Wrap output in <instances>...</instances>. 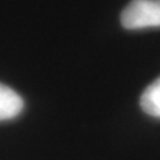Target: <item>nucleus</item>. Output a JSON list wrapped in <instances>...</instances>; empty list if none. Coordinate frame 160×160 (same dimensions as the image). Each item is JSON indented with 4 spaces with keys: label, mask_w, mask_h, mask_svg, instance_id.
<instances>
[{
    "label": "nucleus",
    "mask_w": 160,
    "mask_h": 160,
    "mask_svg": "<svg viewBox=\"0 0 160 160\" xmlns=\"http://www.w3.org/2000/svg\"><path fill=\"white\" fill-rule=\"evenodd\" d=\"M23 107L24 103L20 95L6 84L0 83V122L16 118L23 111Z\"/></svg>",
    "instance_id": "nucleus-2"
},
{
    "label": "nucleus",
    "mask_w": 160,
    "mask_h": 160,
    "mask_svg": "<svg viewBox=\"0 0 160 160\" xmlns=\"http://www.w3.org/2000/svg\"><path fill=\"white\" fill-rule=\"evenodd\" d=\"M140 107L149 116L160 118V78L144 89L140 96Z\"/></svg>",
    "instance_id": "nucleus-3"
},
{
    "label": "nucleus",
    "mask_w": 160,
    "mask_h": 160,
    "mask_svg": "<svg viewBox=\"0 0 160 160\" xmlns=\"http://www.w3.org/2000/svg\"><path fill=\"white\" fill-rule=\"evenodd\" d=\"M126 29L160 27V0H132L120 16Z\"/></svg>",
    "instance_id": "nucleus-1"
}]
</instances>
